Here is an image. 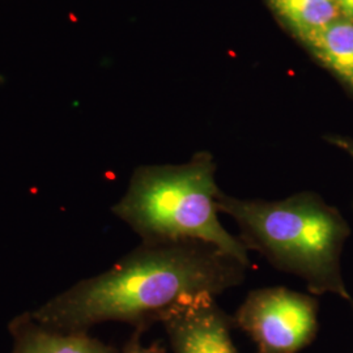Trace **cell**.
Listing matches in <instances>:
<instances>
[{"instance_id": "11", "label": "cell", "mask_w": 353, "mask_h": 353, "mask_svg": "<svg viewBox=\"0 0 353 353\" xmlns=\"http://www.w3.org/2000/svg\"><path fill=\"white\" fill-rule=\"evenodd\" d=\"M341 11V17L353 23V0H335Z\"/></svg>"}, {"instance_id": "3", "label": "cell", "mask_w": 353, "mask_h": 353, "mask_svg": "<svg viewBox=\"0 0 353 353\" xmlns=\"http://www.w3.org/2000/svg\"><path fill=\"white\" fill-rule=\"evenodd\" d=\"M216 163L198 152L189 163L145 166L130 181L113 212L145 243L199 241L252 267L249 250L219 219Z\"/></svg>"}, {"instance_id": "5", "label": "cell", "mask_w": 353, "mask_h": 353, "mask_svg": "<svg viewBox=\"0 0 353 353\" xmlns=\"http://www.w3.org/2000/svg\"><path fill=\"white\" fill-rule=\"evenodd\" d=\"M174 353H239L230 336L233 318L214 296H198L163 321Z\"/></svg>"}, {"instance_id": "6", "label": "cell", "mask_w": 353, "mask_h": 353, "mask_svg": "<svg viewBox=\"0 0 353 353\" xmlns=\"http://www.w3.org/2000/svg\"><path fill=\"white\" fill-rule=\"evenodd\" d=\"M353 94V23L341 17L303 43Z\"/></svg>"}, {"instance_id": "9", "label": "cell", "mask_w": 353, "mask_h": 353, "mask_svg": "<svg viewBox=\"0 0 353 353\" xmlns=\"http://www.w3.org/2000/svg\"><path fill=\"white\" fill-rule=\"evenodd\" d=\"M141 328H138V331L134 334V336L131 338V341H128L122 353H165V350L159 344L154 343L150 347H144L140 343V334H141Z\"/></svg>"}, {"instance_id": "10", "label": "cell", "mask_w": 353, "mask_h": 353, "mask_svg": "<svg viewBox=\"0 0 353 353\" xmlns=\"http://www.w3.org/2000/svg\"><path fill=\"white\" fill-rule=\"evenodd\" d=\"M328 143H331L332 145L341 148L344 152H347L353 160V140L351 138H345V137H339V135H332V137H326Z\"/></svg>"}, {"instance_id": "2", "label": "cell", "mask_w": 353, "mask_h": 353, "mask_svg": "<svg viewBox=\"0 0 353 353\" xmlns=\"http://www.w3.org/2000/svg\"><path fill=\"white\" fill-rule=\"evenodd\" d=\"M217 208L240 229L239 239L279 271L303 279L310 294L352 297L341 275V252L351 228L341 211L313 191L280 201L241 199L219 192Z\"/></svg>"}, {"instance_id": "7", "label": "cell", "mask_w": 353, "mask_h": 353, "mask_svg": "<svg viewBox=\"0 0 353 353\" xmlns=\"http://www.w3.org/2000/svg\"><path fill=\"white\" fill-rule=\"evenodd\" d=\"M279 21L305 43L341 14L335 0H265Z\"/></svg>"}, {"instance_id": "1", "label": "cell", "mask_w": 353, "mask_h": 353, "mask_svg": "<svg viewBox=\"0 0 353 353\" xmlns=\"http://www.w3.org/2000/svg\"><path fill=\"white\" fill-rule=\"evenodd\" d=\"M250 268L199 241L145 243L37 310L42 327L77 332L106 321L144 330L198 297L239 287Z\"/></svg>"}, {"instance_id": "12", "label": "cell", "mask_w": 353, "mask_h": 353, "mask_svg": "<svg viewBox=\"0 0 353 353\" xmlns=\"http://www.w3.org/2000/svg\"><path fill=\"white\" fill-rule=\"evenodd\" d=\"M351 306H352V307H353V300H352V301H351Z\"/></svg>"}, {"instance_id": "4", "label": "cell", "mask_w": 353, "mask_h": 353, "mask_svg": "<svg viewBox=\"0 0 353 353\" xmlns=\"http://www.w3.org/2000/svg\"><path fill=\"white\" fill-rule=\"evenodd\" d=\"M232 318L256 353H299L316 338L318 301L285 287L259 288L249 292Z\"/></svg>"}, {"instance_id": "8", "label": "cell", "mask_w": 353, "mask_h": 353, "mask_svg": "<svg viewBox=\"0 0 353 353\" xmlns=\"http://www.w3.org/2000/svg\"><path fill=\"white\" fill-rule=\"evenodd\" d=\"M14 353H117L115 348L89 338L83 331L62 335L49 328L26 326L20 330Z\"/></svg>"}]
</instances>
